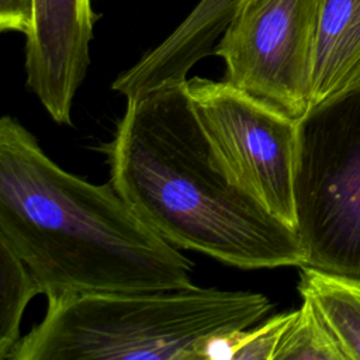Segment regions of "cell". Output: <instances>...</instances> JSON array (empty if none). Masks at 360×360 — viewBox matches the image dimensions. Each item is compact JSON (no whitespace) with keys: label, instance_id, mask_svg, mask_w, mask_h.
<instances>
[{"label":"cell","instance_id":"5","mask_svg":"<svg viewBox=\"0 0 360 360\" xmlns=\"http://www.w3.org/2000/svg\"><path fill=\"white\" fill-rule=\"evenodd\" d=\"M187 91L222 170L269 212L295 228L298 121L226 80L194 76Z\"/></svg>","mask_w":360,"mask_h":360},{"label":"cell","instance_id":"11","mask_svg":"<svg viewBox=\"0 0 360 360\" xmlns=\"http://www.w3.org/2000/svg\"><path fill=\"white\" fill-rule=\"evenodd\" d=\"M274 360H346V356L314 302L302 298L281 336Z\"/></svg>","mask_w":360,"mask_h":360},{"label":"cell","instance_id":"2","mask_svg":"<svg viewBox=\"0 0 360 360\" xmlns=\"http://www.w3.org/2000/svg\"><path fill=\"white\" fill-rule=\"evenodd\" d=\"M100 149L118 194L173 246L245 270L304 266L297 229L219 166L187 82L127 98L114 138Z\"/></svg>","mask_w":360,"mask_h":360},{"label":"cell","instance_id":"7","mask_svg":"<svg viewBox=\"0 0 360 360\" xmlns=\"http://www.w3.org/2000/svg\"><path fill=\"white\" fill-rule=\"evenodd\" d=\"M97 18L91 0H34L25 34L27 86L56 124H72V103L90 65Z\"/></svg>","mask_w":360,"mask_h":360},{"label":"cell","instance_id":"9","mask_svg":"<svg viewBox=\"0 0 360 360\" xmlns=\"http://www.w3.org/2000/svg\"><path fill=\"white\" fill-rule=\"evenodd\" d=\"M298 291L321 312L346 360L360 359V281L300 266Z\"/></svg>","mask_w":360,"mask_h":360},{"label":"cell","instance_id":"6","mask_svg":"<svg viewBox=\"0 0 360 360\" xmlns=\"http://www.w3.org/2000/svg\"><path fill=\"white\" fill-rule=\"evenodd\" d=\"M316 0H238L214 55L235 87L300 121L311 108Z\"/></svg>","mask_w":360,"mask_h":360},{"label":"cell","instance_id":"4","mask_svg":"<svg viewBox=\"0 0 360 360\" xmlns=\"http://www.w3.org/2000/svg\"><path fill=\"white\" fill-rule=\"evenodd\" d=\"M294 197L304 266L360 281V83L298 121Z\"/></svg>","mask_w":360,"mask_h":360},{"label":"cell","instance_id":"10","mask_svg":"<svg viewBox=\"0 0 360 360\" xmlns=\"http://www.w3.org/2000/svg\"><path fill=\"white\" fill-rule=\"evenodd\" d=\"M0 360L20 342V325L28 302L41 287L21 257L0 238Z\"/></svg>","mask_w":360,"mask_h":360},{"label":"cell","instance_id":"13","mask_svg":"<svg viewBox=\"0 0 360 360\" xmlns=\"http://www.w3.org/2000/svg\"><path fill=\"white\" fill-rule=\"evenodd\" d=\"M34 14V0H0V30L27 34Z\"/></svg>","mask_w":360,"mask_h":360},{"label":"cell","instance_id":"8","mask_svg":"<svg viewBox=\"0 0 360 360\" xmlns=\"http://www.w3.org/2000/svg\"><path fill=\"white\" fill-rule=\"evenodd\" d=\"M360 83V0H316L311 107Z\"/></svg>","mask_w":360,"mask_h":360},{"label":"cell","instance_id":"12","mask_svg":"<svg viewBox=\"0 0 360 360\" xmlns=\"http://www.w3.org/2000/svg\"><path fill=\"white\" fill-rule=\"evenodd\" d=\"M295 316V311L277 314L257 326L233 333V360H274L281 336Z\"/></svg>","mask_w":360,"mask_h":360},{"label":"cell","instance_id":"3","mask_svg":"<svg viewBox=\"0 0 360 360\" xmlns=\"http://www.w3.org/2000/svg\"><path fill=\"white\" fill-rule=\"evenodd\" d=\"M262 292L202 288L93 292L48 301L7 360H198L204 340L262 322Z\"/></svg>","mask_w":360,"mask_h":360},{"label":"cell","instance_id":"1","mask_svg":"<svg viewBox=\"0 0 360 360\" xmlns=\"http://www.w3.org/2000/svg\"><path fill=\"white\" fill-rule=\"evenodd\" d=\"M0 238L48 301L193 287L194 264L156 233L111 181L58 166L15 118L0 121Z\"/></svg>","mask_w":360,"mask_h":360}]
</instances>
